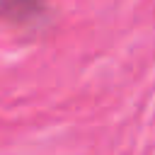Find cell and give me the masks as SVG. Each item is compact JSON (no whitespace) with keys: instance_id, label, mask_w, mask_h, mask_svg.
Wrapping results in <instances>:
<instances>
[{"instance_id":"1","label":"cell","mask_w":155,"mask_h":155,"mask_svg":"<svg viewBox=\"0 0 155 155\" xmlns=\"http://www.w3.org/2000/svg\"><path fill=\"white\" fill-rule=\"evenodd\" d=\"M0 12L15 22H34L41 17L39 0H0Z\"/></svg>"}]
</instances>
